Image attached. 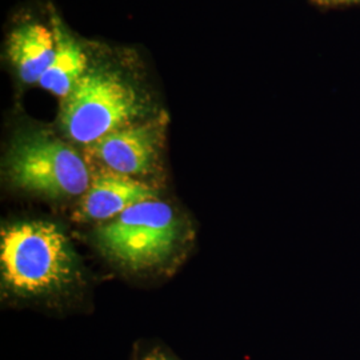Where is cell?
Instances as JSON below:
<instances>
[{
    "mask_svg": "<svg viewBox=\"0 0 360 360\" xmlns=\"http://www.w3.org/2000/svg\"><path fill=\"white\" fill-rule=\"evenodd\" d=\"M6 172L13 186L50 198L82 196L92 180L77 150L47 129H27L15 138Z\"/></svg>",
    "mask_w": 360,
    "mask_h": 360,
    "instance_id": "3",
    "label": "cell"
},
{
    "mask_svg": "<svg viewBox=\"0 0 360 360\" xmlns=\"http://www.w3.org/2000/svg\"><path fill=\"white\" fill-rule=\"evenodd\" d=\"M179 239V223L172 207L151 199L129 207L96 230L104 254L120 266L142 270L165 262Z\"/></svg>",
    "mask_w": 360,
    "mask_h": 360,
    "instance_id": "4",
    "label": "cell"
},
{
    "mask_svg": "<svg viewBox=\"0 0 360 360\" xmlns=\"http://www.w3.org/2000/svg\"><path fill=\"white\" fill-rule=\"evenodd\" d=\"M158 199L151 186L132 176L114 171L98 172L92 176L89 190L82 195L74 218L77 221H105L141 202Z\"/></svg>",
    "mask_w": 360,
    "mask_h": 360,
    "instance_id": "6",
    "label": "cell"
},
{
    "mask_svg": "<svg viewBox=\"0 0 360 360\" xmlns=\"http://www.w3.org/2000/svg\"><path fill=\"white\" fill-rule=\"evenodd\" d=\"M56 51L53 30L30 22L15 28L7 41V56L18 77L26 84H35L51 65Z\"/></svg>",
    "mask_w": 360,
    "mask_h": 360,
    "instance_id": "7",
    "label": "cell"
},
{
    "mask_svg": "<svg viewBox=\"0 0 360 360\" xmlns=\"http://www.w3.org/2000/svg\"><path fill=\"white\" fill-rule=\"evenodd\" d=\"M52 30L56 40V51L51 65L38 84L43 90L51 92L63 101L90 70L89 59L80 43L65 31L59 20L53 19Z\"/></svg>",
    "mask_w": 360,
    "mask_h": 360,
    "instance_id": "8",
    "label": "cell"
},
{
    "mask_svg": "<svg viewBox=\"0 0 360 360\" xmlns=\"http://www.w3.org/2000/svg\"><path fill=\"white\" fill-rule=\"evenodd\" d=\"M309 1L319 8H338V7H349V6L360 4V0H309Z\"/></svg>",
    "mask_w": 360,
    "mask_h": 360,
    "instance_id": "9",
    "label": "cell"
},
{
    "mask_svg": "<svg viewBox=\"0 0 360 360\" xmlns=\"http://www.w3.org/2000/svg\"><path fill=\"white\" fill-rule=\"evenodd\" d=\"M4 284L20 295L60 291L75 278V257L65 232L51 221L28 220L4 227L0 238Z\"/></svg>",
    "mask_w": 360,
    "mask_h": 360,
    "instance_id": "1",
    "label": "cell"
},
{
    "mask_svg": "<svg viewBox=\"0 0 360 360\" xmlns=\"http://www.w3.org/2000/svg\"><path fill=\"white\" fill-rule=\"evenodd\" d=\"M167 117L156 116L117 129L89 146L92 156L104 167L127 176L153 174L159 160Z\"/></svg>",
    "mask_w": 360,
    "mask_h": 360,
    "instance_id": "5",
    "label": "cell"
},
{
    "mask_svg": "<svg viewBox=\"0 0 360 360\" xmlns=\"http://www.w3.org/2000/svg\"><path fill=\"white\" fill-rule=\"evenodd\" d=\"M144 360H172L169 359L168 356H166L165 354H162V352H158V351H155V352H151L148 356H146V359Z\"/></svg>",
    "mask_w": 360,
    "mask_h": 360,
    "instance_id": "10",
    "label": "cell"
},
{
    "mask_svg": "<svg viewBox=\"0 0 360 360\" xmlns=\"http://www.w3.org/2000/svg\"><path fill=\"white\" fill-rule=\"evenodd\" d=\"M147 105L141 94L119 72L91 68L62 101L60 127L77 144L91 146L104 136L141 122Z\"/></svg>",
    "mask_w": 360,
    "mask_h": 360,
    "instance_id": "2",
    "label": "cell"
}]
</instances>
